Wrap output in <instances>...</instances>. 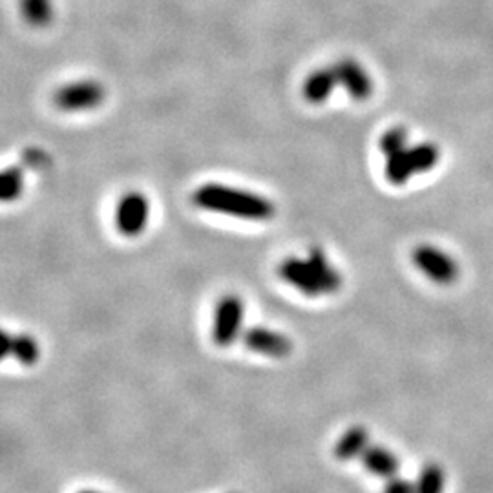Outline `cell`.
Segmentation results:
<instances>
[{"label": "cell", "mask_w": 493, "mask_h": 493, "mask_svg": "<svg viewBox=\"0 0 493 493\" xmlns=\"http://www.w3.org/2000/svg\"><path fill=\"white\" fill-rule=\"evenodd\" d=\"M192 202L200 209L242 220L265 222L274 216V205L267 197L218 183L202 185L192 194Z\"/></svg>", "instance_id": "6da1fadb"}, {"label": "cell", "mask_w": 493, "mask_h": 493, "mask_svg": "<svg viewBox=\"0 0 493 493\" xmlns=\"http://www.w3.org/2000/svg\"><path fill=\"white\" fill-rule=\"evenodd\" d=\"M439 163L441 148L435 143H408L403 150L385 156V177L391 185L403 186L415 175L431 172Z\"/></svg>", "instance_id": "7a4b0ae2"}, {"label": "cell", "mask_w": 493, "mask_h": 493, "mask_svg": "<svg viewBox=\"0 0 493 493\" xmlns=\"http://www.w3.org/2000/svg\"><path fill=\"white\" fill-rule=\"evenodd\" d=\"M413 263L415 267L435 285L446 287L457 283L460 278L462 267L455 254L448 252L446 249L431 243H422L413 251Z\"/></svg>", "instance_id": "3957f363"}, {"label": "cell", "mask_w": 493, "mask_h": 493, "mask_svg": "<svg viewBox=\"0 0 493 493\" xmlns=\"http://www.w3.org/2000/svg\"><path fill=\"white\" fill-rule=\"evenodd\" d=\"M105 101V88L95 81H79L57 90L53 103L64 112L91 110Z\"/></svg>", "instance_id": "277c9868"}, {"label": "cell", "mask_w": 493, "mask_h": 493, "mask_svg": "<svg viewBox=\"0 0 493 493\" xmlns=\"http://www.w3.org/2000/svg\"><path fill=\"white\" fill-rule=\"evenodd\" d=\"M243 324V304L234 294L225 296L216 306L213 338L220 347H229L234 344L242 333Z\"/></svg>", "instance_id": "5b68a950"}, {"label": "cell", "mask_w": 493, "mask_h": 493, "mask_svg": "<svg viewBox=\"0 0 493 493\" xmlns=\"http://www.w3.org/2000/svg\"><path fill=\"white\" fill-rule=\"evenodd\" d=\"M150 205L141 192H128L118 205L116 225L123 236H139L148 222Z\"/></svg>", "instance_id": "8992f818"}, {"label": "cell", "mask_w": 493, "mask_h": 493, "mask_svg": "<svg viewBox=\"0 0 493 493\" xmlns=\"http://www.w3.org/2000/svg\"><path fill=\"white\" fill-rule=\"evenodd\" d=\"M278 272L287 283H290L292 287H296L300 292L309 296V299H315V296L324 294L322 283L308 260L290 256L281 261V265L278 267Z\"/></svg>", "instance_id": "52a82bcc"}, {"label": "cell", "mask_w": 493, "mask_h": 493, "mask_svg": "<svg viewBox=\"0 0 493 493\" xmlns=\"http://www.w3.org/2000/svg\"><path fill=\"white\" fill-rule=\"evenodd\" d=\"M243 344L254 353L270 356V358H285L292 351L290 340L267 327H251L243 333Z\"/></svg>", "instance_id": "ba28073f"}, {"label": "cell", "mask_w": 493, "mask_h": 493, "mask_svg": "<svg viewBox=\"0 0 493 493\" xmlns=\"http://www.w3.org/2000/svg\"><path fill=\"white\" fill-rule=\"evenodd\" d=\"M338 84H342L355 101H365L373 95V81L369 73L355 61L342 59L335 64Z\"/></svg>", "instance_id": "9c48e42d"}, {"label": "cell", "mask_w": 493, "mask_h": 493, "mask_svg": "<svg viewBox=\"0 0 493 493\" xmlns=\"http://www.w3.org/2000/svg\"><path fill=\"white\" fill-rule=\"evenodd\" d=\"M337 84H338V77H337L335 66L333 68H320V70L313 71L306 79L304 88H302L306 101L311 103V105L324 103L326 99L333 93Z\"/></svg>", "instance_id": "30bf717a"}, {"label": "cell", "mask_w": 493, "mask_h": 493, "mask_svg": "<svg viewBox=\"0 0 493 493\" xmlns=\"http://www.w3.org/2000/svg\"><path fill=\"white\" fill-rule=\"evenodd\" d=\"M360 459L364 468L374 477L391 479L401 469L399 459L394 457L387 448H382V446H369Z\"/></svg>", "instance_id": "8fae6325"}, {"label": "cell", "mask_w": 493, "mask_h": 493, "mask_svg": "<svg viewBox=\"0 0 493 493\" xmlns=\"http://www.w3.org/2000/svg\"><path fill=\"white\" fill-rule=\"evenodd\" d=\"M3 356H15L23 365H33L37 364L41 351H39V344L35 342L33 337L28 335H17L12 337L10 333L3 335Z\"/></svg>", "instance_id": "7c38bea8"}, {"label": "cell", "mask_w": 493, "mask_h": 493, "mask_svg": "<svg viewBox=\"0 0 493 493\" xmlns=\"http://www.w3.org/2000/svg\"><path fill=\"white\" fill-rule=\"evenodd\" d=\"M367 448H369L367 430L364 426H353L338 439L333 453L338 460H353L362 457Z\"/></svg>", "instance_id": "4fadbf2b"}, {"label": "cell", "mask_w": 493, "mask_h": 493, "mask_svg": "<svg viewBox=\"0 0 493 493\" xmlns=\"http://www.w3.org/2000/svg\"><path fill=\"white\" fill-rule=\"evenodd\" d=\"M308 261L311 263V267L315 269L320 283H322V289H324V294H333L337 290H340L342 287V276L338 270H335L331 267V263L327 261L326 254L322 249L318 247H313L309 251V258Z\"/></svg>", "instance_id": "5bb4252c"}, {"label": "cell", "mask_w": 493, "mask_h": 493, "mask_svg": "<svg viewBox=\"0 0 493 493\" xmlns=\"http://www.w3.org/2000/svg\"><path fill=\"white\" fill-rule=\"evenodd\" d=\"M21 10L24 19L37 28L50 24L53 17L52 0H21Z\"/></svg>", "instance_id": "9a60e30c"}, {"label": "cell", "mask_w": 493, "mask_h": 493, "mask_svg": "<svg viewBox=\"0 0 493 493\" xmlns=\"http://www.w3.org/2000/svg\"><path fill=\"white\" fill-rule=\"evenodd\" d=\"M417 493H442L446 477L441 466L426 464L417 479Z\"/></svg>", "instance_id": "2e32d148"}, {"label": "cell", "mask_w": 493, "mask_h": 493, "mask_svg": "<svg viewBox=\"0 0 493 493\" xmlns=\"http://www.w3.org/2000/svg\"><path fill=\"white\" fill-rule=\"evenodd\" d=\"M24 186V175L19 166H10L3 174V181H0V197H3L5 204L15 202L21 195Z\"/></svg>", "instance_id": "e0dca14e"}, {"label": "cell", "mask_w": 493, "mask_h": 493, "mask_svg": "<svg viewBox=\"0 0 493 493\" xmlns=\"http://www.w3.org/2000/svg\"><path fill=\"white\" fill-rule=\"evenodd\" d=\"M410 143V134L404 127H391L385 130L378 141V148L384 156H391L403 150Z\"/></svg>", "instance_id": "ac0fdd59"}, {"label": "cell", "mask_w": 493, "mask_h": 493, "mask_svg": "<svg viewBox=\"0 0 493 493\" xmlns=\"http://www.w3.org/2000/svg\"><path fill=\"white\" fill-rule=\"evenodd\" d=\"M384 493H417V484L403 477H391L384 486Z\"/></svg>", "instance_id": "d6986e66"}, {"label": "cell", "mask_w": 493, "mask_h": 493, "mask_svg": "<svg viewBox=\"0 0 493 493\" xmlns=\"http://www.w3.org/2000/svg\"><path fill=\"white\" fill-rule=\"evenodd\" d=\"M81 493H99V491H81Z\"/></svg>", "instance_id": "ffe728a7"}]
</instances>
